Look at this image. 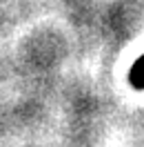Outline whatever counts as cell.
Wrapping results in <instances>:
<instances>
[{"mask_svg": "<svg viewBox=\"0 0 144 147\" xmlns=\"http://www.w3.org/2000/svg\"><path fill=\"white\" fill-rule=\"evenodd\" d=\"M131 85L137 87V89H144V56L133 65V69H131Z\"/></svg>", "mask_w": 144, "mask_h": 147, "instance_id": "cell-1", "label": "cell"}]
</instances>
